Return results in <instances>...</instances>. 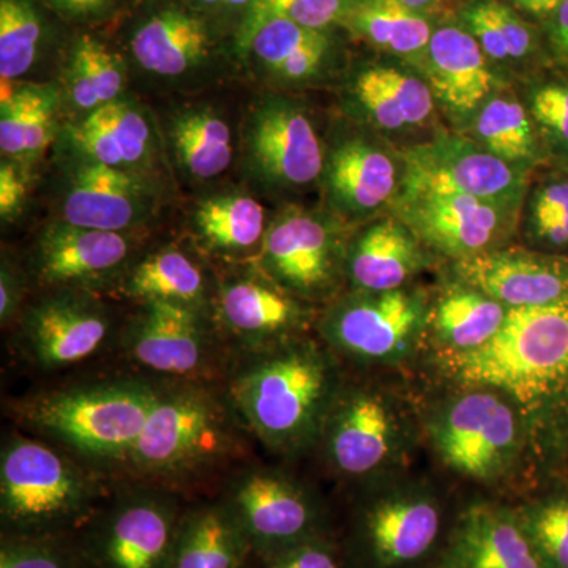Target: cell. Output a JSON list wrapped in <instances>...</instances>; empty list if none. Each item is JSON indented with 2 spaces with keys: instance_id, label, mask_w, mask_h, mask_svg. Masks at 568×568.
Returning a JSON list of instances; mask_svg holds the SVG:
<instances>
[{
  "instance_id": "1",
  "label": "cell",
  "mask_w": 568,
  "mask_h": 568,
  "mask_svg": "<svg viewBox=\"0 0 568 568\" xmlns=\"http://www.w3.org/2000/svg\"><path fill=\"white\" fill-rule=\"evenodd\" d=\"M440 366L463 388L506 396L537 447L556 446L568 436V298L508 310L487 345L440 354Z\"/></svg>"
},
{
  "instance_id": "2",
  "label": "cell",
  "mask_w": 568,
  "mask_h": 568,
  "mask_svg": "<svg viewBox=\"0 0 568 568\" xmlns=\"http://www.w3.org/2000/svg\"><path fill=\"white\" fill-rule=\"evenodd\" d=\"M342 387L328 353L315 343L291 342L272 347L242 369L231 396L264 444L293 454L323 437Z\"/></svg>"
},
{
  "instance_id": "3",
  "label": "cell",
  "mask_w": 568,
  "mask_h": 568,
  "mask_svg": "<svg viewBox=\"0 0 568 568\" xmlns=\"http://www.w3.org/2000/svg\"><path fill=\"white\" fill-rule=\"evenodd\" d=\"M454 517L429 485L377 484L351 518L342 547L346 566L433 568Z\"/></svg>"
},
{
  "instance_id": "4",
  "label": "cell",
  "mask_w": 568,
  "mask_h": 568,
  "mask_svg": "<svg viewBox=\"0 0 568 568\" xmlns=\"http://www.w3.org/2000/svg\"><path fill=\"white\" fill-rule=\"evenodd\" d=\"M95 488L70 459L24 436L11 437L0 462L3 534L63 537L91 515Z\"/></svg>"
},
{
  "instance_id": "5",
  "label": "cell",
  "mask_w": 568,
  "mask_h": 568,
  "mask_svg": "<svg viewBox=\"0 0 568 568\" xmlns=\"http://www.w3.org/2000/svg\"><path fill=\"white\" fill-rule=\"evenodd\" d=\"M159 388L115 381L39 396L24 409L33 428L93 459H126L155 405Z\"/></svg>"
},
{
  "instance_id": "6",
  "label": "cell",
  "mask_w": 568,
  "mask_h": 568,
  "mask_svg": "<svg viewBox=\"0 0 568 568\" xmlns=\"http://www.w3.org/2000/svg\"><path fill=\"white\" fill-rule=\"evenodd\" d=\"M429 440L440 462L477 481H495L517 466L528 432L517 407L489 388H465L429 414Z\"/></svg>"
},
{
  "instance_id": "7",
  "label": "cell",
  "mask_w": 568,
  "mask_h": 568,
  "mask_svg": "<svg viewBox=\"0 0 568 568\" xmlns=\"http://www.w3.org/2000/svg\"><path fill=\"white\" fill-rule=\"evenodd\" d=\"M222 405L196 387L160 390L126 462L145 477L175 480L215 465L233 447Z\"/></svg>"
},
{
  "instance_id": "8",
  "label": "cell",
  "mask_w": 568,
  "mask_h": 568,
  "mask_svg": "<svg viewBox=\"0 0 568 568\" xmlns=\"http://www.w3.org/2000/svg\"><path fill=\"white\" fill-rule=\"evenodd\" d=\"M410 436L398 399L373 384L343 386L323 433L336 473L358 480L388 476L406 457Z\"/></svg>"
},
{
  "instance_id": "9",
  "label": "cell",
  "mask_w": 568,
  "mask_h": 568,
  "mask_svg": "<svg viewBox=\"0 0 568 568\" xmlns=\"http://www.w3.org/2000/svg\"><path fill=\"white\" fill-rule=\"evenodd\" d=\"M429 306L420 294L402 290L357 291L336 302L321 334L339 354L362 364H398L416 349L428 328Z\"/></svg>"
},
{
  "instance_id": "10",
  "label": "cell",
  "mask_w": 568,
  "mask_h": 568,
  "mask_svg": "<svg viewBox=\"0 0 568 568\" xmlns=\"http://www.w3.org/2000/svg\"><path fill=\"white\" fill-rule=\"evenodd\" d=\"M223 504L261 560L313 538L331 536L323 500L278 470L245 473L231 485Z\"/></svg>"
},
{
  "instance_id": "11",
  "label": "cell",
  "mask_w": 568,
  "mask_h": 568,
  "mask_svg": "<svg viewBox=\"0 0 568 568\" xmlns=\"http://www.w3.org/2000/svg\"><path fill=\"white\" fill-rule=\"evenodd\" d=\"M244 155L250 171L271 189H305L323 178L325 152L315 125L284 97L254 104L245 122Z\"/></svg>"
},
{
  "instance_id": "12",
  "label": "cell",
  "mask_w": 568,
  "mask_h": 568,
  "mask_svg": "<svg viewBox=\"0 0 568 568\" xmlns=\"http://www.w3.org/2000/svg\"><path fill=\"white\" fill-rule=\"evenodd\" d=\"M399 193H459L514 211L525 189L515 164L504 162L478 142L439 138L410 149Z\"/></svg>"
},
{
  "instance_id": "13",
  "label": "cell",
  "mask_w": 568,
  "mask_h": 568,
  "mask_svg": "<svg viewBox=\"0 0 568 568\" xmlns=\"http://www.w3.org/2000/svg\"><path fill=\"white\" fill-rule=\"evenodd\" d=\"M182 515L170 496L126 497L92 526L82 556L93 568H168Z\"/></svg>"
},
{
  "instance_id": "14",
  "label": "cell",
  "mask_w": 568,
  "mask_h": 568,
  "mask_svg": "<svg viewBox=\"0 0 568 568\" xmlns=\"http://www.w3.org/2000/svg\"><path fill=\"white\" fill-rule=\"evenodd\" d=\"M345 257L331 223L316 213L293 209L265 231L260 263L286 293L317 301L334 290L345 271Z\"/></svg>"
},
{
  "instance_id": "15",
  "label": "cell",
  "mask_w": 568,
  "mask_h": 568,
  "mask_svg": "<svg viewBox=\"0 0 568 568\" xmlns=\"http://www.w3.org/2000/svg\"><path fill=\"white\" fill-rule=\"evenodd\" d=\"M506 212L459 193H399L398 200V219L418 241L457 261L496 250Z\"/></svg>"
},
{
  "instance_id": "16",
  "label": "cell",
  "mask_w": 568,
  "mask_h": 568,
  "mask_svg": "<svg viewBox=\"0 0 568 568\" xmlns=\"http://www.w3.org/2000/svg\"><path fill=\"white\" fill-rule=\"evenodd\" d=\"M433 568H544L515 507L476 500L457 511Z\"/></svg>"
},
{
  "instance_id": "17",
  "label": "cell",
  "mask_w": 568,
  "mask_h": 568,
  "mask_svg": "<svg viewBox=\"0 0 568 568\" xmlns=\"http://www.w3.org/2000/svg\"><path fill=\"white\" fill-rule=\"evenodd\" d=\"M463 283L507 308L556 304L568 298V263L547 254L491 250L457 261Z\"/></svg>"
},
{
  "instance_id": "18",
  "label": "cell",
  "mask_w": 568,
  "mask_h": 568,
  "mask_svg": "<svg viewBox=\"0 0 568 568\" xmlns=\"http://www.w3.org/2000/svg\"><path fill=\"white\" fill-rule=\"evenodd\" d=\"M402 171L395 156L362 136L346 138L327 152L323 183L328 204L351 220L365 219L402 192Z\"/></svg>"
},
{
  "instance_id": "19",
  "label": "cell",
  "mask_w": 568,
  "mask_h": 568,
  "mask_svg": "<svg viewBox=\"0 0 568 568\" xmlns=\"http://www.w3.org/2000/svg\"><path fill=\"white\" fill-rule=\"evenodd\" d=\"M110 334V321L92 302L62 294L29 310L24 338L29 354L43 368H63L92 357Z\"/></svg>"
},
{
  "instance_id": "20",
  "label": "cell",
  "mask_w": 568,
  "mask_h": 568,
  "mask_svg": "<svg viewBox=\"0 0 568 568\" xmlns=\"http://www.w3.org/2000/svg\"><path fill=\"white\" fill-rule=\"evenodd\" d=\"M130 253L123 233L61 222L41 234L33 252L37 278L52 286L95 283L118 271Z\"/></svg>"
},
{
  "instance_id": "21",
  "label": "cell",
  "mask_w": 568,
  "mask_h": 568,
  "mask_svg": "<svg viewBox=\"0 0 568 568\" xmlns=\"http://www.w3.org/2000/svg\"><path fill=\"white\" fill-rule=\"evenodd\" d=\"M69 189L62 216L63 222L74 226L123 233L148 212V192L138 175L82 156Z\"/></svg>"
},
{
  "instance_id": "22",
  "label": "cell",
  "mask_w": 568,
  "mask_h": 568,
  "mask_svg": "<svg viewBox=\"0 0 568 568\" xmlns=\"http://www.w3.org/2000/svg\"><path fill=\"white\" fill-rule=\"evenodd\" d=\"M425 62L429 88L455 114L480 111L495 91L487 54L466 29L447 26L433 32Z\"/></svg>"
},
{
  "instance_id": "23",
  "label": "cell",
  "mask_w": 568,
  "mask_h": 568,
  "mask_svg": "<svg viewBox=\"0 0 568 568\" xmlns=\"http://www.w3.org/2000/svg\"><path fill=\"white\" fill-rule=\"evenodd\" d=\"M426 264L420 241L399 219L369 224L347 246L345 272L357 291L402 290Z\"/></svg>"
},
{
  "instance_id": "24",
  "label": "cell",
  "mask_w": 568,
  "mask_h": 568,
  "mask_svg": "<svg viewBox=\"0 0 568 568\" xmlns=\"http://www.w3.org/2000/svg\"><path fill=\"white\" fill-rule=\"evenodd\" d=\"M130 351L145 368L163 375L197 372L205 355L197 310L174 302H148L134 327Z\"/></svg>"
},
{
  "instance_id": "25",
  "label": "cell",
  "mask_w": 568,
  "mask_h": 568,
  "mask_svg": "<svg viewBox=\"0 0 568 568\" xmlns=\"http://www.w3.org/2000/svg\"><path fill=\"white\" fill-rule=\"evenodd\" d=\"M82 159L136 175L153 152L152 126L132 103L115 100L82 119L71 132Z\"/></svg>"
},
{
  "instance_id": "26",
  "label": "cell",
  "mask_w": 568,
  "mask_h": 568,
  "mask_svg": "<svg viewBox=\"0 0 568 568\" xmlns=\"http://www.w3.org/2000/svg\"><path fill=\"white\" fill-rule=\"evenodd\" d=\"M241 47L275 80L286 84L312 82L324 73L331 55L325 31L283 18H267L241 31Z\"/></svg>"
},
{
  "instance_id": "27",
  "label": "cell",
  "mask_w": 568,
  "mask_h": 568,
  "mask_svg": "<svg viewBox=\"0 0 568 568\" xmlns=\"http://www.w3.org/2000/svg\"><path fill=\"white\" fill-rule=\"evenodd\" d=\"M351 91L365 118L383 132L417 129L432 118L435 106L428 81L398 67H366L354 78Z\"/></svg>"
},
{
  "instance_id": "28",
  "label": "cell",
  "mask_w": 568,
  "mask_h": 568,
  "mask_svg": "<svg viewBox=\"0 0 568 568\" xmlns=\"http://www.w3.org/2000/svg\"><path fill=\"white\" fill-rule=\"evenodd\" d=\"M220 315L233 334L261 343L286 338L304 324L306 313L275 283L239 278L223 287Z\"/></svg>"
},
{
  "instance_id": "29",
  "label": "cell",
  "mask_w": 568,
  "mask_h": 568,
  "mask_svg": "<svg viewBox=\"0 0 568 568\" xmlns=\"http://www.w3.org/2000/svg\"><path fill=\"white\" fill-rule=\"evenodd\" d=\"M211 36L200 18L179 9L160 11L134 32L132 52L142 70L178 78L207 58Z\"/></svg>"
},
{
  "instance_id": "30",
  "label": "cell",
  "mask_w": 568,
  "mask_h": 568,
  "mask_svg": "<svg viewBox=\"0 0 568 568\" xmlns=\"http://www.w3.org/2000/svg\"><path fill=\"white\" fill-rule=\"evenodd\" d=\"M253 548L224 504L182 515L168 568H242Z\"/></svg>"
},
{
  "instance_id": "31",
  "label": "cell",
  "mask_w": 568,
  "mask_h": 568,
  "mask_svg": "<svg viewBox=\"0 0 568 568\" xmlns=\"http://www.w3.org/2000/svg\"><path fill=\"white\" fill-rule=\"evenodd\" d=\"M508 310L463 283L446 291L435 308L429 310L428 328L439 354L467 353L495 338L506 323Z\"/></svg>"
},
{
  "instance_id": "32",
  "label": "cell",
  "mask_w": 568,
  "mask_h": 568,
  "mask_svg": "<svg viewBox=\"0 0 568 568\" xmlns=\"http://www.w3.org/2000/svg\"><path fill=\"white\" fill-rule=\"evenodd\" d=\"M59 93L51 85L24 84L2 92L0 149L7 159L31 163L54 140Z\"/></svg>"
},
{
  "instance_id": "33",
  "label": "cell",
  "mask_w": 568,
  "mask_h": 568,
  "mask_svg": "<svg viewBox=\"0 0 568 568\" xmlns=\"http://www.w3.org/2000/svg\"><path fill=\"white\" fill-rule=\"evenodd\" d=\"M343 24L373 47L402 58L426 54L433 37L425 14L398 0H355Z\"/></svg>"
},
{
  "instance_id": "34",
  "label": "cell",
  "mask_w": 568,
  "mask_h": 568,
  "mask_svg": "<svg viewBox=\"0 0 568 568\" xmlns=\"http://www.w3.org/2000/svg\"><path fill=\"white\" fill-rule=\"evenodd\" d=\"M179 166L196 181L219 178L233 162L230 125L209 108L183 112L171 126Z\"/></svg>"
},
{
  "instance_id": "35",
  "label": "cell",
  "mask_w": 568,
  "mask_h": 568,
  "mask_svg": "<svg viewBox=\"0 0 568 568\" xmlns=\"http://www.w3.org/2000/svg\"><path fill=\"white\" fill-rule=\"evenodd\" d=\"M125 293L144 304L174 302L197 310L205 293L204 275L181 250L166 248L151 254L133 268Z\"/></svg>"
},
{
  "instance_id": "36",
  "label": "cell",
  "mask_w": 568,
  "mask_h": 568,
  "mask_svg": "<svg viewBox=\"0 0 568 568\" xmlns=\"http://www.w3.org/2000/svg\"><path fill=\"white\" fill-rule=\"evenodd\" d=\"M125 85V69L102 41L82 36L71 51L67 93L77 110L91 112L119 100Z\"/></svg>"
},
{
  "instance_id": "37",
  "label": "cell",
  "mask_w": 568,
  "mask_h": 568,
  "mask_svg": "<svg viewBox=\"0 0 568 568\" xmlns=\"http://www.w3.org/2000/svg\"><path fill=\"white\" fill-rule=\"evenodd\" d=\"M194 227L213 248L244 252L263 242V205L246 194L209 197L194 212Z\"/></svg>"
},
{
  "instance_id": "38",
  "label": "cell",
  "mask_w": 568,
  "mask_h": 568,
  "mask_svg": "<svg viewBox=\"0 0 568 568\" xmlns=\"http://www.w3.org/2000/svg\"><path fill=\"white\" fill-rule=\"evenodd\" d=\"M478 144L504 162L525 164L536 156V133L528 111L514 97L496 95L477 112Z\"/></svg>"
},
{
  "instance_id": "39",
  "label": "cell",
  "mask_w": 568,
  "mask_h": 568,
  "mask_svg": "<svg viewBox=\"0 0 568 568\" xmlns=\"http://www.w3.org/2000/svg\"><path fill=\"white\" fill-rule=\"evenodd\" d=\"M466 31L487 58L497 62L521 61L534 48L532 31L525 21L497 0H476L465 13Z\"/></svg>"
},
{
  "instance_id": "40",
  "label": "cell",
  "mask_w": 568,
  "mask_h": 568,
  "mask_svg": "<svg viewBox=\"0 0 568 568\" xmlns=\"http://www.w3.org/2000/svg\"><path fill=\"white\" fill-rule=\"evenodd\" d=\"M41 20L31 0H0V77L17 81L39 55Z\"/></svg>"
},
{
  "instance_id": "41",
  "label": "cell",
  "mask_w": 568,
  "mask_h": 568,
  "mask_svg": "<svg viewBox=\"0 0 568 568\" xmlns=\"http://www.w3.org/2000/svg\"><path fill=\"white\" fill-rule=\"evenodd\" d=\"M544 568H568V493L515 507Z\"/></svg>"
},
{
  "instance_id": "42",
  "label": "cell",
  "mask_w": 568,
  "mask_h": 568,
  "mask_svg": "<svg viewBox=\"0 0 568 568\" xmlns=\"http://www.w3.org/2000/svg\"><path fill=\"white\" fill-rule=\"evenodd\" d=\"M355 0H254L241 31L267 18H283L305 28L327 31L343 24Z\"/></svg>"
},
{
  "instance_id": "43",
  "label": "cell",
  "mask_w": 568,
  "mask_h": 568,
  "mask_svg": "<svg viewBox=\"0 0 568 568\" xmlns=\"http://www.w3.org/2000/svg\"><path fill=\"white\" fill-rule=\"evenodd\" d=\"M81 548H73L55 536L3 534L0 568H81Z\"/></svg>"
},
{
  "instance_id": "44",
  "label": "cell",
  "mask_w": 568,
  "mask_h": 568,
  "mask_svg": "<svg viewBox=\"0 0 568 568\" xmlns=\"http://www.w3.org/2000/svg\"><path fill=\"white\" fill-rule=\"evenodd\" d=\"M529 227L549 248L568 246V181H551L536 190L529 205Z\"/></svg>"
},
{
  "instance_id": "45",
  "label": "cell",
  "mask_w": 568,
  "mask_h": 568,
  "mask_svg": "<svg viewBox=\"0 0 568 568\" xmlns=\"http://www.w3.org/2000/svg\"><path fill=\"white\" fill-rule=\"evenodd\" d=\"M264 568H347L332 536L313 538L264 559Z\"/></svg>"
},
{
  "instance_id": "46",
  "label": "cell",
  "mask_w": 568,
  "mask_h": 568,
  "mask_svg": "<svg viewBox=\"0 0 568 568\" xmlns=\"http://www.w3.org/2000/svg\"><path fill=\"white\" fill-rule=\"evenodd\" d=\"M530 112L548 133L568 145V85L548 84L537 89L530 100Z\"/></svg>"
},
{
  "instance_id": "47",
  "label": "cell",
  "mask_w": 568,
  "mask_h": 568,
  "mask_svg": "<svg viewBox=\"0 0 568 568\" xmlns=\"http://www.w3.org/2000/svg\"><path fill=\"white\" fill-rule=\"evenodd\" d=\"M29 171L24 162L7 159L0 164V216L10 223L21 215L28 203Z\"/></svg>"
},
{
  "instance_id": "48",
  "label": "cell",
  "mask_w": 568,
  "mask_h": 568,
  "mask_svg": "<svg viewBox=\"0 0 568 568\" xmlns=\"http://www.w3.org/2000/svg\"><path fill=\"white\" fill-rule=\"evenodd\" d=\"M21 283L9 263L3 261L0 272V320L10 321L21 302Z\"/></svg>"
},
{
  "instance_id": "49",
  "label": "cell",
  "mask_w": 568,
  "mask_h": 568,
  "mask_svg": "<svg viewBox=\"0 0 568 568\" xmlns=\"http://www.w3.org/2000/svg\"><path fill=\"white\" fill-rule=\"evenodd\" d=\"M48 2L65 17L88 20L110 9L112 0H48Z\"/></svg>"
},
{
  "instance_id": "50",
  "label": "cell",
  "mask_w": 568,
  "mask_h": 568,
  "mask_svg": "<svg viewBox=\"0 0 568 568\" xmlns=\"http://www.w3.org/2000/svg\"><path fill=\"white\" fill-rule=\"evenodd\" d=\"M549 21V40L560 61L568 63V0L552 11Z\"/></svg>"
},
{
  "instance_id": "51",
  "label": "cell",
  "mask_w": 568,
  "mask_h": 568,
  "mask_svg": "<svg viewBox=\"0 0 568 568\" xmlns=\"http://www.w3.org/2000/svg\"><path fill=\"white\" fill-rule=\"evenodd\" d=\"M519 10L536 17H549L564 0H510Z\"/></svg>"
},
{
  "instance_id": "52",
  "label": "cell",
  "mask_w": 568,
  "mask_h": 568,
  "mask_svg": "<svg viewBox=\"0 0 568 568\" xmlns=\"http://www.w3.org/2000/svg\"><path fill=\"white\" fill-rule=\"evenodd\" d=\"M398 2H402L407 9L425 14L426 11L433 10L435 7L439 6L440 0H398Z\"/></svg>"
},
{
  "instance_id": "53",
  "label": "cell",
  "mask_w": 568,
  "mask_h": 568,
  "mask_svg": "<svg viewBox=\"0 0 568 568\" xmlns=\"http://www.w3.org/2000/svg\"><path fill=\"white\" fill-rule=\"evenodd\" d=\"M204 7H246L250 9L254 0H196Z\"/></svg>"
}]
</instances>
